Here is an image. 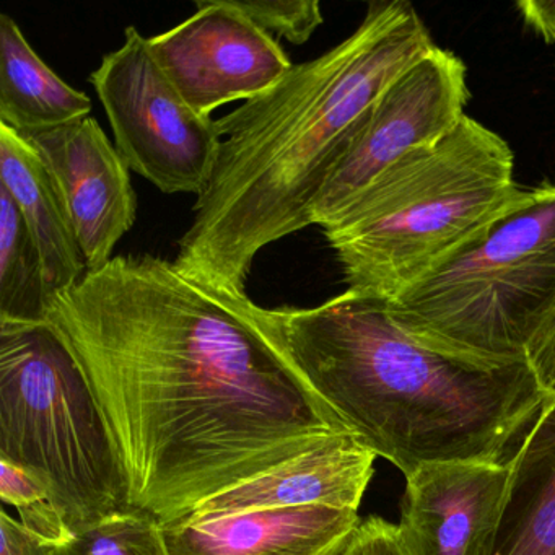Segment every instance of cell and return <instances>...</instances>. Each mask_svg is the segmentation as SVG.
<instances>
[{
    "label": "cell",
    "instance_id": "6da1fadb",
    "mask_svg": "<svg viewBox=\"0 0 555 555\" xmlns=\"http://www.w3.org/2000/svg\"><path fill=\"white\" fill-rule=\"evenodd\" d=\"M253 305L154 255L115 256L51 300L48 321L105 414L131 506L164 526L349 434L262 333Z\"/></svg>",
    "mask_w": 555,
    "mask_h": 555
},
{
    "label": "cell",
    "instance_id": "7a4b0ae2",
    "mask_svg": "<svg viewBox=\"0 0 555 555\" xmlns=\"http://www.w3.org/2000/svg\"><path fill=\"white\" fill-rule=\"evenodd\" d=\"M435 47L411 2H370L350 37L219 119V160L175 264L248 297L256 256L313 225L318 197L379 96Z\"/></svg>",
    "mask_w": 555,
    "mask_h": 555
},
{
    "label": "cell",
    "instance_id": "3957f363",
    "mask_svg": "<svg viewBox=\"0 0 555 555\" xmlns=\"http://www.w3.org/2000/svg\"><path fill=\"white\" fill-rule=\"evenodd\" d=\"M253 314L346 430L404 477L427 464L506 463L551 395L531 363L428 343L383 298L346 291L311 308L255 304Z\"/></svg>",
    "mask_w": 555,
    "mask_h": 555
},
{
    "label": "cell",
    "instance_id": "277c9868",
    "mask_svg": "<svg viewBox=\"0 0 555 555\" xmlns=\"http://www.w3.org/2000/svg\"><path fill=\"white\" fill-rule=\"evenodd\" d=\"M522 190L515 155L464 116L366 188L323 229L347 291L392 301L505 212Z\"/></svg>",
    "mask_w": 555,
    "mask_h": 555
},
{
    "label": "cell",
    "instance_id": "5b68a950",
    "mask_svg": "<svg viewBox=\"0 0 555 555\" xmlns=\"http://www.w3.org/2000/svg\"><path fill=\"white\" fill-rule=\"evenodd\" d=\"M389 307L402 326L444 349L529 362L555 321V186L522 190Z\"/></svg>",
    "mask_w": 555,
    "mask_h": 555
},
{
    "label": "cell",
    "instance_id": "8992f818",
    "mask_svg": "<svg viewBox=\"0 0 555 555\" xmlns=\"http://www.w3.org/2000/svg\"><path fill=\"white\" fill-rule=\"evenodd\" d=\"M0 460L47 482L73 534L132 508L105 414L50 321L0 323Z\"/></svg>",
    "mask_w": 555,
    "mask_h": 555
},
{
    "label": "cell",
    "instance_id": "52a82bcc",
    "mask_svg": "<svg viewBox=\"0 0 555 555\" xmlns=\"http://www.w3.org/2000/svg\"><path fill=\"white\" fill-rule=\"evenodd\" d=\"M129 170L165 194L206 191L220 152L212 116L183 99L135 27L90 76Z\"/></svg>",
    "mask_w": 555,
    "mask_h": 555
},
{
    "label": "cell",
    "instance_id": "ba28073f",
    "mask_svg": "<svg viewBox=\"0 0 555 555\" xmlns=\"http://www.w3.org/2000/svg\"><path fill=\"white\" fill-rule=\"evenodd\" d=\"M467 102V70L456 54L435 47L418 57L373 106L318 197L311 223L326 229L392 165L453 131Z\"/></svg>",
    "mask_w": 555,
    "mask_h": 555
},
{
    "label": "cell",
    "instance_id": "9c48e42d",
    "mask_svg": "<svg viewBox=\"0 0 555 555\" xmlns=\"http://www.w3.org/2000/svg\"><path fill=\"white\" fill-rule=\"evenodd\" d=\"M149 44L178 92L204 116L256 99L294 67L281 43L232 0H197L196 14Z\"/></svg>",
    "mask_w": 555,
    "mask_h": 555
},
{
    "label": "cell",
    "instance_id": "30bf717a",
    "mask_svg": "<svg viewBox=\"0 0 555 555\" xmlns=\"http://www.w3.org/2000/svg\"><path fill=\"white\" fill-rule=\"evenodd\" d=\"M21 135L53 177L89 271L108 264L138 217L131 170L116 145L92 116Z\"/></svg>",
    "mask_w": 555,
    "mask_h": 555
},
{
    "label": "cell",
    "instance_id": "8fae6325",
    "mask_svg": "<svg viewBox=\"0 0 555 555\" xmlns=\"http://www.w3.org/2000/svg\"><path fill=\"white\" fill-rule=\"evenodd\" d=\"M506 463H437L405 477L398 528L412 555H480L508 483Z\"/></svg>",
    "mask_w": 555,
    "mask_h": 555
},
{
    "label": "cell",
    "instance_id": "7c38bea8",
    "mask_svg": "<svg viewBox=\"0 0 555 555\" xmlns=\"http://www.w3.org/2000/svg\"><path fill=\"white\" fill-rule=\"evenodd\" d=\"M375 460L353 435L334 434L284 463L220 490L181 519L307 505L359 512Z\"/></svg>",
    "mask_w": 555,
    "mask_h": 555
},
{
    "label": "cell",
    "instance_id": "4fadbf2b",
    "mask_svg": "<svg viewBox=\"0 0 555 555\" xmlns=\"http://www.w3.org/2000/svg\"><path fill=\"white\" fill-rule=\"evenodd\" d=\"M357 509L330 505L249 509L164 526L171 555H340Z\"/></svg>",
    "mask_w": 555,
    "mask_h": 555
},
{
    "label": "cell",
    "instance_id": "5bb4252c",
    "mask_svg": "<svg viewBox=\"0 0 555 555\" xmlns=\"http://www.w3.org/2000/svg\"><path fill=\"white\" fill-rule=\"evenodd\" d=\"M508 469L480 555H555V391L513 450Z\"/></svg>",
    "mask_w": 555,
    "mask_h": 555
},
{
    "label": "cell",
    "instance_id": "9a60e30c",
    "mask_svg": "<svg viewBox=\"0 0 555 555\" xmlns=\"http://www.w3.org/2000/svg\"><path fill=\"white\" fill-rule=\"evenodd\" d=\"M0 190L17 204L43 258L51 297L89 272L73 220L53 177L14 129L0 125Z\"/></svg>",
    "mask_w": 555,
    "mask_h": 555
},
{
    "label": "cell",
    "instance_id": "2e32d148",
    "mask_svg": "<svg viewBox=\"0 0 555 555\" xmlns=\"http://www.w3.org/2000/svg\"><path fill=\"white\" fill-rule=\"evenodd\" d=\"M92 100L61 79L11 15H0V125L18 134L92 115Z\"/></svg>",
    "mask_w": 555,
    "mask_h": 555
},
{
    "label": "cell",
    "instance_id": "e0dca14e",
    "mask_svg": "<svg viewBox=\"0 0 555 555\" xmlns=\"http://www.w3.org/2000/svg\"><path fill=\"white\" fill-rule=\"evenodd\" d=\"M51 300L40 249L17 204L0 190V323H44Z\"/></svg>",
    "mask_w": 555,
    "mask_h": 555
},
{
    "label": "cell",
    "instance_id": "ac0fdd59",
    "mask_svg": "<svg viewBox=\"0 0 555 555\" xmlns=\"http://www.w3.org/2000/svg\"><path fill=\"white\" fill-rule=\"evenodd\" d=\"M56 555H171L164 525L138 508L115 513L57 545Z\"/></svg>",
    "mask_w": 555,
    "mask_h": 555
},
{
    "label": "cell",
    "instance_id": "d6986e66",
    "mask_svg": "<svg viewBox=\"0 0 555 555\" xmlns=\"http://www.w3.org/2000/svg\"><path fill=\"white\" fill-rule=\"evenodd\" d=\"M236 9L272 37L307 43L324 22L318 0H232Z\"/></svg>",
    "mask_w": 555,
    "mask_h": 555
},
{
    "label": "cell",
    "instance_id": "ffe728a7",
    "mask_svg": "<svg viewBox=\"0 0 555 555\" xmlns=\"http://www.w3.org/2000/svg\"><path fill=\"white\" fill-rule=\"evenodd\" d=\"M340 555H412L398 525L379 516L362 519Z\"/></svg>",
    "mask_w": 555,
    "mask_h": 555
},
{
    "label": "cell",
    "instance_id": "44dd1931",
    "mask_svg": "<svg viewBox=\"0 0 555 555\" xmlns=\"http://www.w3.org/2000/svg\"><path fill=\"white\" fill-rule=\"evenodd\" d=\"M0 500L22 509L50 500L47 482L37 474L17 464L0 460Z\"/></svg>",
    "mask_w": 555,
    "mask_h": 555
},
{
    "label": "cell",
    "instance_id": "7402d4cb",
    "mask_svg": "<svg viewBox=\"0 0 555 555\" xmlns=\"http://www.w3.org/2000/svg\"><path fill=\"white\" fill-rule=\"evenodd\" d=\"M0 555H56L57 545L14 519L5 509L0 512Z\"/></svg>",
    "mask_w": 555,
    "mask_h": 555
},
{
    "label": "cell",
    "instance_id": "603a6c76",
    "mask_svg": "<svg viewBox=\"0 0 555 555\" xmlns=\"http://www.w3.org/2000/svg\"><path fill=\"white\" fill-rule=\"evenodd\" d=\"M535 376L542 388L547 392L555 391V321L544 336L538 340L528 357Z\"/></svg>",
    "mask_w": 555,
    "mask_h": 555
},
{
    "label": "cell",
    "instance_id": "cb8c5ba5",
    "mask_svg": "<svg viewBox=\"0 0 555 555\" xmlns=\"http://www.w3.org/2000/svg\"><path fill=\"white\" fill-rule=\"evenodd\" d=\"M516 8L526 25L555 47V0H522Z\"/></svg>",
    "mask_w": 555,
    "mask_h": 555
}]
</instances>
